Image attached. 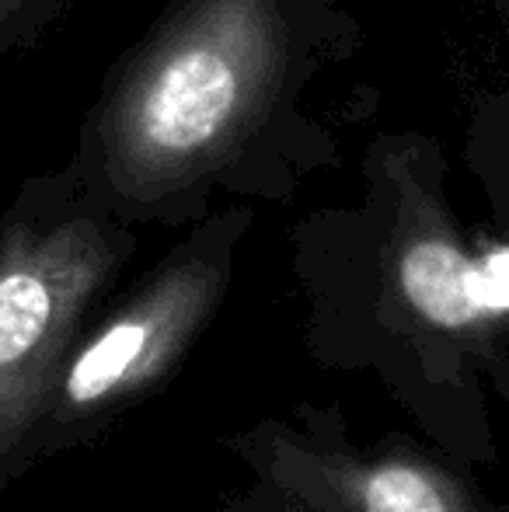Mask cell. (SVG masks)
I'll return each mask as SVG.
<instances>
[{
    "label": "cell",
    "mask_w": 509,
    "mask_h": 512,
    "mask_svg": "<svg viewBox=\"0 0 509 512\" xmlns=\"http://www.w3.org/2000/svg\"><path fill=\"white\" fill-rule=\"evenodd\" d=\"M325 488L335 512H478L447 471L408 453L335 460Z\"/></svg>",
    "instance_id": "5"
},
{
    "label": "cell",
    "mask_w": 509,
    "mask_h": 512,
    "mask_svg": "<svg viewBox=\"0 0 509 512\" xmlns=\"http://www.w3.org/2000/svg\"><path fill=\"white\" fill-rule=\"evenodd\" d=\"M49 4L53 0H0V60L11 49L25 46Z\"/></svg>",
    "instance_id": "6"
},
{
    "label": "cell",
    "mask_w": 509,
    "mask_h": 512,
    "mask_svg": "<svg viewBox=\"0 0 509 512\" xmlns=\"http://www.w3.org/2000/svg\"><path fill=\"white\" fill-rule=\"evenodd\" d=\"M129 237L63 182H28L0 216V492L32 467V443L91 304Z\"/></svg>",
    "instance_id": "2"
},
{
    "label": "cell",
    "mask_w": 509,
    "mask_h": 512,
    "mask_svg": "<svg viewBox=\"0 0 509 512\" xmlns=\"http://www.w3.org/2000/svg\"><path fill=\"white\" fill-rule=\"evenodd\" d=\"M238 223L241 216L217 223L210 237L175 251L112 314L77 335L35 429L32 460L102 429L168 380L224 297Z\"/></svg>",
    "instance_id": "3"
},
{
    "label": "cell",
    "mask_w": 509,
    "mask_h": 512,
    "mask_svg": "<svg viewBox=\"0 0 509 512\" xmlns=\"http://www.w3.org/2000/svg\"><path fill=\"white\" fill-rule=\"evenodd\" d=\"M283 70L279 0H189L136 49L95 112V192L133 209L189 192L269 115Z\"/></svg>",
    "instance_id": "1"
},
{
    "label": "cell",
    "mask_w": 509,
    "mask_h": 512,
    "mask_svg": "<svg viewBox=\"0 0 509 512\" xmlns=\"http://www.w3.org/2000/svg\"><path fill=\"white\" fill-rule=\"evenodd\" d=\"M391 283L422 328L457 342H482L499 321L485 269L464 251L443 209L426 199L405 206L391 244Z\"/></svg>",
    "instance_id": "4"
}]
</instances>
